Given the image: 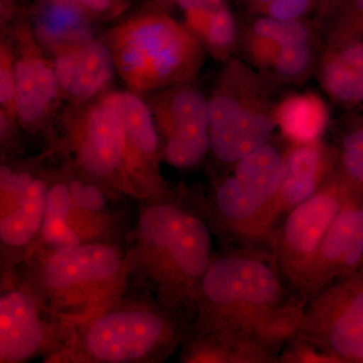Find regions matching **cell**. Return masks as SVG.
I'll return each mask as SVG.
<instances>
[{
	"instance_id": "cell-1",
	"label": "cell",
	"mask_w": 363,
	"mask_h": 363,
	"mask_svg": "<svg viewBox=\"0 0 363 363\" xmlns=\"http://www.w3.org/2000/svg\"><path fill=\"white\" fill-rule=\"evenodd\" d=\"M205 198L166 188L136 201L124 252L130 288L194 321L203 279L215 257Z\"/></svg>"
},
{
	"instance_id": "cell-2",
	"label": "cell",
	"mask_w": 363,
	"mask_h": 363,
	"mask_svg": "<svg viewBox=\"0 0 363 363\" xmlns=\"http://www.w3.org/2000/svg\"><path fill=\"white\" fill-rule=\"evenodd\" d=\"M301 318L302 308L289 300L266 260L228 252L208 267L190 330L241 332L277 353L296 335Z\"/></svg>"
},
{
	"instance_id": "cell-3",
	"label": "cell",
	"mask_w": 363,
	"mask_h": 363,
	"mask_svg": "<svg viewBox=\"0 0 363 363\" xmlns=\"http://www.w3.org/2000/svg\"><path fill=\"white\" fill-rule=\"evenodd\" d=\"M191 322L147 294L128 292L72 327L48 363H162L180 350Z\"/></svg>"
},
{
	"instance_id": "cell-4",
	"label": "cell",
	"mask_w": 363,
	"mask_h": 363,
	"mask_svg": "<svg viewBox=\"0 0 363 363\" xmlns=\"http://www.w3.org/2000/svg\"><path fill=\"white\" fill-rule=\"evenodd\" d=\"M14 281L30 289L55 316L71 325L97 314L130 288L124 247L109 243L35 250L7 285Z\"/></svg>"
},
{
	"instance_id": "cell-5",
	"label": "cell",
	"mask_w": 363,
	"mask_h": 363,
	"mask_svg": "<svg viewBox=\"0 0 363 363\" xmlns=\"http://www.w3.org/2000/svg\"><path fill=\"white\" fill-rule=\"evenodd\" d=\"M48 200L44 224L35 250H65L109 243L125 247L133 229L128 200L88 178L66 162L47 169Z\"/></svg>"
},
{
	"instance_id": "cell-6",
	"label": "cell",
	"mask_w": 363,
	"mask_h": 363,
	"mask_svg": "<svg viewBox=\"0 0 363 363\" xmlns=\"http://www.w3.org/2000/svg\"><path fill=\"white\" fill-rule=\"evenodd\" d=\"M107 45L116 72L135 92L192 83L205 60L204 47L185 23L169 14H140L109 30Z\"/></svg>"
},
{
	"instance_id": "cell-7",
	"label": "cell",
	"mask_w": 363,
	"mask_h": 363,
	"mask_svg": "<svg viewBox=\"0 0 363 363\" xmlns=\"http://www.w3.org/2000/svg\"><path fill=\"white\" fill-rule=\"evenodd\" d=\"M274 87L242 59L224 62L209 99L210 152L233 164L269 143L277 130Z\"/></svg>"
},
{
	"instance_id": "cell-8",
	"label": "cell",
	"mask_w": 363,
	"mask_h": 363,
	"mask_svg": "<svg viewBox=\"0 0 363 363\" xmlns=\"http://www.w3.org/2000/svg\"><path fill=\"white\" fill-rule=\"evenodd\" d=\"M285 159L271 143L233 164L215 187L207 207L214 231L243 242H269L279 226L278 200Z\"/></svg>"
},
{
	"instance_id": "cell-9",
	"label": "cell",
	"mask_w": 363,
	"mask_h": 363,
	"mask_svg": "<svg viewBox=\"0 0 363 363\" xmlns=\"http://www.w3.org/2000/svg\"><path fill=\"white\" fill-rule=\"evenodd\" d=\"M306 303L297 337L339 363H363V267Z\"/></svg>"
},
{
	"instance_id": "cell-10",
	"label": "cell",
	"mask_w": 363,
	"mask_h": 363,
	"mask_svg": "<svg viewBox=\"0 0 363 363\" xmlns=\"http://www.w3.org/2000/svg\"><path fill=\"white\" fill-rule=\"evenodd\" d=\"M74 168L105 187L135 200L126 169V140L116 111L97 100L74 119L62 145ZM136 201V200H135Z\"/></svg>"
},
{
	"instance_id": "cell-11",
	"label": "cell",
	"mask_w": 363,
	"mask_h": 363,
	"mask_svg": "<svg viewBox=\"0 0 363 363\" xmlns=\"http://www.w3.org/2000/svg\"><path fill=\"white\" fill-rule=\"evenodd\" d=\"M74 325L55 316L37 296L14 281L0 293V363L42 358L48 363L65 346Z\"/></svg>"
},
{
	"instance_id": "cell-12",
	"label": "cell",
	"mask_w": 363,
	"mask_h": 363,
	"mask_svg": "<svg viewBox=\"0 0 363 363\" xmlns=\"http://www.w3.org/2000/svg\"><path fill=\"white\" fill-rule=\"evenodd\" d=\"M350 180L338 169L316 193L294 208L274 233L272 250L284 278L297 291L337 215Z\"/></svg>"
},
{
	"instance_id": "cell-13",
	"label": "cell",
	"mask_w": 363,
	"mask_h": 363,
	"mask_svg": "<svg viewBox=\"0 0 363 363\" xmlns=\"http://www.w3.org/2000/svg\"><path fill=\"white\" fill-rule=\"evenodd\" d=\"M363 267V186L350 181L337 215L320 243L298 293L308 300Z\"/></svg>"
},
{
	"instance_id": "cell-14",
	"label": "cell",
	"mask_w": 363,
	"mask_h": 363,
	"mask_svg": "<svg viewBox=\"0 0 363 363\" xmlns=\"http://www.w3.org/2000/svg\"><path fill=\"white\" fill-rule=\"evenodd\" d=\"M99 100L116 111L123 123L126 140V169L135 200L155 194L168 184L160 164L161 138L150 105L130 91H109Z\"/></svg>"
},
{
	"instance_id": "cell-15",
	"label": "cell",
	"mask_w": 363,
	"mask_h": 363,
	"mask_svg": "<svg viewBox=\"0 0 363 363\" xmlns=\"http://www.w3.org/2000/svg\"><path fill=\"white\" fill-rule=\"evenodd\" d=\"M48 200L47 169L35 177L25 199L13 211L0 216L1 286L13 281L39 240Z\"/></svg>"
},
{
	"instance_id": "cell-16",
	"label": "cell",
	"mask_w": 363,
	"mask_h": 363,
	"mask_svg": "<svg viewBox=\"0 0 363 363\" xmlns=\"http://www.w3.org/2000/svg\"><path fill=\"white\" fill-rule=\"evenodd\" d=\"M52 65L61 95L77 104L101 96L116 71L108 45L95 39L57 55Z\"/></svg>"
},
{
	"instance_id": "cell-17",
	"label": "cell",
	"mask_w": 363,
	"mask_h": 363,
	"mask_svg": "<svg viewBox=\"0 0 363 363\" xmlns=\"http://www.w3.org/2000/svg\"><path fill=\"white\" fill-rule=\"evenodd\" d=\"M162 147L209 135V99L191 83L161 90L149 104Z\"/></svg>"
},
{
	"instance_id": "cell-18",
	"label": "cell",
	"mask_w": 363,
	"mask_h": 363,
	"mask_svg": "<svg viewBox=\"0 0 363 363\" xmlns=\"http://www.w3.org/2000/svg\"><path fill=\"white\" fill-rule=\"evenodd\" d=\"M60 96L52 61L28 49L16 61V121L30 133L44 131Z\"/></svg>"
},
{
	"instance_id": "cell-19",
	"label": "cell",
	"mask_w": 363,
	"mask_h": 363,
	"mask_svg": "<svg viewBox=\"0 0 363 363\" xmlns=\"http://www.w3.org/2000/svg\"><path fill=\"white\" fill-rule=\"evenodd\" d=\"M283 155L286 173L279 195V221L316 193L337 169L335 149L321 138L312 143H291Z\"/></svg>"
},
{
	"instance_id": "cell-20",
	"label": "cell",
	"mask_w": 363,
	"mask_h": 363,
	"mask_svg": "<svg viewBox=\"0 0 363 363\" xmlns=\"http://www.w3.org/2000/svg\"><path fill=\"white\" fill-rule=\"evenodd\" d=\"M183 363H274L279 357L252 336L230 330L189 329L180 348Z\"/></svg>"
},
{
	"instance_id": "cell-21",
	"label": "cell",
	"mask_w": 363,
	"mask_h": 363,
	"mask_svg": "<svg viewBox=\"0 0 363 363\" xmlns=\"http://www.w3.org/2000/svg\"><path fill=\"white\" fill-rule=\"evenodd\" d=\"M89 14L64 0H44L35 16L38 43L54 56L94 40Z\"/></svg>"
},
{
	"instance_id": "cell-22",
	"label": "cell",
	"mask_w": 363,
	"mask_h": 363,
	"mask_svg": "<svg viewBox=\"0 0 363 363\" xmlns=\"http://www.w3.org/2000/svg\"><path fill=\"white\" fill-rule=\"evenodd\" d=\"M329 98L342 106L363 101V43L352 40L322 52L316 72Z\"/></svg>"
},
{
	"instance_id": "cell-23",
	"label": "cell",
	"mask_w": 363,
	"mask_h": 363,
	"mask_svg": "<svg viewBox=\"0 0 363 363\" xmlns=\"http://www.w3.org/2000/svg\"><path fill=\"white\" fill-rule=\"evenodd\" d=\"M328 106L316 93H296L277 102V128L291 143L320 140L329 123Z\"/></svg>"
},
{
	"instance_id": "cell-24",
	"label": "cell",
	"mask_w": 363,
	"mask_h": 363,
	"mask_svg": "<svg viewBox=\"0 0 363 363\" xmlns=\"http://www.w3.org/2000/svg\"><path fill=\"white\" fill-rule=\"evenodd\" d=\"M186 26L214 59L226 62L238 50L240 21L229 6L214 13L185 16Z\"/></svg>"
},
{
	"instance_id": "cell-25",
	"label": "cell",
	"mask_w": 363,
	"mask_h": 363,
	"mask_svg": "<svg viewBox=\"0 0 363 363\" xmlns=\"http://www.w3.org/2000/svg\"><path fill=\"white\" fill-rule=\"evenodd\" d=\"M314 21L324 48L357 40L363 26V0H319Z\"/></svg>"
},
{
	"instance_id": "cell-26",
	"label": "cell",
	"mask_w": 363,
	"mask_h": 363,
	"mask_svg": "<svg viewBox=\"0 0 363 363\" xmlns=\"http://www.w3.org/2000/svg\"><path fill=\"white\" fill-rule=\"evenodd\" d=\"M323 50L322 42L286 45L264 76L276 86L303 84L316 75Z\"/></svg>"
},
{
	"instance_id": "cell-27",
	"label": "cell",
	"mask_w": 363,
	"mask_h": 363,
	"mask_svg": "<svg viewBox=\"0 0 363 363\" xmlns=\"http://www.w3.org/2000/svg\"><path fill=\"white\" fill-rule=\"evenodd\" d=\"M39 162L13 164L1 160L0 166V216L13 211L25 199L30 184L42 172Z\"/></svg>"
},
{
	"instance_id": "cell-28",
	"label": "cell",
	"mask_w": 363,
	"mask_h": 363,
	"mask_svg": "<svg viewBox=\"0 0 363 363\" xmlns=\"http://www.w3.org/2000/svg\"><path fill=\"white\" fill-rule=\"evenodd\" d=\"M335 150L338 171L348 180L363 186V125L346 131Z\"/></svg>"
},
{
	"instance_id": "cell-29",
	"label": "cell",
	"mask_w": 363,
	"mask_h": 363,
	"mask_svg": "<svg viewBox=\"0 0 363 363\" xmlns=\"http://www.w3.org/2000/svg\"><path fill=\"white\" fill-rule=\"evenodd\" d=\"M16 60L9 45L1 43L0 47V104L1 111L16 121Z\"/></svg>"
},
{
	"instance_id": "cell-30",
	"label": "cell",
	"mask_w": 363,
	"mask_h": 363,
	"mask_svg": "<svg viewBox=\"0 0 363 363\" xmlns=\"http://www.w3.org/2000/svg\"><path fill=\"white\" fill-rule=\"evenodd\" d=\"M319 0H272L255 14L281 21H298L307 18L316 11Z\"/></svg>"
},
{
	"instance_id": "cell-31",
	"label": "cell",
	"mask_w": 363,
	"mask_h": 363,
	"mask_svg": "<svg viewBox=\"0 0 363 363\" xmlns=\"http://www.w3.org/2000/svg\"><path fill=\"white\" fill-rule=\"evenodd\" d=\"M185 16L193 13H214L228 6L227 0H169Z\"/></svg>"
},
{
	"instance_id": "cell-32",
	"label": "cell",
	"mask_w": 363,
	"mask_h": 363,
	"mask_svg": "<svg viewBox=\"0 0 363 363\" xmlns=\"http://www.w3.org/2000/svg\"><path fill=\"white\" fill-rule=\"evenodd\" d=\"M80 7L92 18L108 16L117 11L116 0H64Z\"/></svg>"
},
{
	"instance_id": "cell-33",
	"label": "cell",
	"mask_w": 363,
	"mask_h": 363,
	"mask_svg": "<svg viewBox=\"0 0 363 363\" xmlns=\"http://www.w3.org/2000/svg\"><path fill=\"white\" fill-rule=\"evenodd\" d=\"M248 14H255L262 7L267 6L272 0H240Z\"/></svg>"
}]
</instances>
